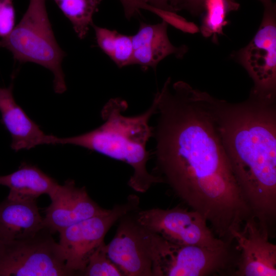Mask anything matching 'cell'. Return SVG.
Instances as JSON below:
<instances>
[{
	"instance_id": "obj_1",
	"label": "cell",
	"mask_w": 276,
	"mask_h": 276,
	"mask_svg": "<svg viewBox=\"0 0 276 276\" xmlns=\"http://www.w3.org/2000/svg\"><path fill=\"white\" fill-rule=\"evenodd\" d=\"M154 98V175L214 233L226 240L251 215L223 147L204 91L168 78Z\"/></svg>"
},
{
	"instance_id": "obj_2",
	"label": "cell",
	"mask_w": 276,
	"mask_h": 276,
	"mask_svg": "<svg viewBox=\"0 0 276 276\" xmlns=\"http://www.w3.org/2000/svg\"><path fill=\"white\" fill-rule=\"evenodd\" d=\"M204 97L251 215L270 227L276 217V93L252 88L239 103Z\"/></svg>"
},
{
	"instance_id": "obj_3",
	"label": "cell",
	"mask_w": 276,
	"mask_h": 276,
	"mask_svg": "<svg viewBox=\"0 0 276 276\" xmlns=\"http://www.w3.org/2000/svg\"><path fill=\"white\" fill-rule=\"evenodd\" d=\"M127 107L124 100L110 99L102 109L104 123L100 126L74 136H55L54 144L80 146L126 163L133 170L129 186L136 192L145 193L154 184L163 183L160 177L150 173L147 169L151 153L146 146L154 130L149 121L156 114V101L153 98L146 111L135 116L123 114Z\"/></svg>"
},
{
	"instance_id": "obj_4",
	"label": "cell",
	"mask_w": 276,
	"mask_h": 276,
	"mask_svg": "<svg viewBox=\"0 0 276 276\" xmlns=\"http://www.w3.org/2000/svg\"><path fill=\"white\" fill-rule=\"evenodd\" d=\"M0 47L11 52L20 62H33L48 68L54 76L55 93L62 94L66 90L61 66L65 54L55 37L45 0H30L19 22L9 34L0 39Z\"/></svg>"
},
{
	"instance_id": "obj_5",
	"label": "cell",
	"mask_w": 276,
	"mask_h": 276,
	"mask_svg": "<svg viewBox=\"0 0 276 276\" xmlns=\"http://www.w3.org/2000/svg\"><path fill=\"white\" fill-rule=\"evenodd\" d=\"M153 276L221 274L231 265L229 245L216 249L170 242L146 229Z\"/></svg>"
},
{
	"instance_id": "obj_6",
	"label": "cell",
	"mask_w": 276,
	"mask_h": 276,
	"mask_svg": "<svg viewBox=\"0 0 276 276\" xmlns=\"http://www.w3.org/2000/svg\"><path fill=\"white\" fill-rule=\"evenodd\" d=\"M63 251L46 228L23 239H0V276H73Z\"/></svg>"
},
{
	"instance_id": "obj_7",
	"label": "cell",
	"mask_w": 276,
	"mask_h": 276,
	"mask_svg": "<svg viewBox=\"0 0 276 276\" xmlns=\"http://www.w3.org/2000/svg\"><path fill=\"white\" fill-rule=\"evenodd\" d=\"M140 199L129 195L105 213L82 220L61 231L59 242L67 268L74 275H82L89 259L104 242L108 231L125 214L139 210Z\"/></svg>"
},
{
	"instance_id": "obj_8",
	"label": "cell",
	"mask_w": 276,
	"mask_h": 276,
	"mask_svg": "<svg viewBox=\"0 0 276 276\" xmlns=\"http://www.w3.org/2000/svg\"><path fill=\"white\" fill-rule=\"evenodd\" d=\"M134 216L144 227L174 243L211 249L229 244L217 237L208 226L206 219L194 210L180 207L137 210Z\"/></svg>"
},
{
	"instance_id": "obj_9",
	"label": "cell",
	"mask_w": 276,
	"mask_h": 276,
	"mask_svg": "<svg viewBox=\"0 0 276 276\" xmlns=\"http://www.w3.org/2000/svg\"><path fill=\"white\" fill-rule=\"evenodd\" d=\"M259 1L264 8L260 25L250 41L232 56L252 80V88L276 93V5Z\"/></svg>"
},
{
	"instance_id": "obj_10",
	"label": "cell",
	"mask_w": 276,
	"mask_h": 276,
	"mask_svg": "<svg viewBox=\"0 0 276 276\" xmlns=\"http://www.w3.org/2000/svg\"><path fill=\"white\" fill-rule=\"evenodd\" d=\"M270 235L269 229L253 216L232 232V239L240 251L234 275H276V245L269 241Z\"/></svg>"
},
{
	"instance_id": "obj_11",
	"label": "cell",
	"mask_w": 276,
	"mask_h": 276,
	"mask_svg": "<svg viewBox=\"0 0 276 276\" xmlns=\"http://www.w3.org/2000/svg\"><path fill=\"white\" fill-rule=\"evenodd\" d=\"M135 211L120 218L114 236L105 245L106 253L124 275L153 276L146 230L136 221Z\"/></svg>"
},
{
	"instance_id": "obj_12",
	"label": "cell",
	"mask_w": 276,
	"mask_h": 276,
	"mask_svg": "<svg viewBox=\"0 0 276 276\" xmlns=\"http://www.w3.org/2000/svg\"><path fill=\"white\" fill-rule=\"evenodd\" d=\"M49 197L51 202L45 210L43 224L52 234L109 210L101 208L90 197L84 187H77L73 180L58 184Z\"/></svg>"
},
{
	"instance_id": "obj_13",
	"label": "cell",
	"mask_w": 276,
	"mask_h": 276,
	"mask_svg": "<svg viewBox=\"0 0 276 276\" xmlns=\"http://www.w3.org/2000/svg\"><path fill=\"white\" fill-rule=\"evenodd\" d=\"M168 25L164 21L155 24L141 22L137 32L132 35V64L155 69L166 57L173 55L182 59L188 51L186 45L175 46L168 35Z\"/></svg>"
},
{
	"instance_id": "obj_14",
	"label": "cell",
	"mask_w": 276,
	"mask_h": 276,
	"mask_svg": "<svg viewBox=\"0 0 276 276\" xmlns=\"http://www.w3.org/2000/svg\"><path fill=\"white\" fill-rule=\"evenodd\" d=\"M0 112L2 121L12 137L15 151L30 149L44 144H53L55 136L44 133L16 102L13 84L0 87Z\"/></svg>"
},
{
	"instance_id": "obj_15",
	"label": "cell",
	"mask_w": 276,
	"mask_h": 276,
	"mask_svg": "<svg viewBox=\"0 0 276 276\" xmlns=\"http://www.w3.org/2000/svg\"><path fill=\"white\" fill-rule=\"evenodd\" d=\"M35 199L12 200L0 203V239L32 237L44 229Z\"/></svg>"
},
{
	"instance_id": "obj_16",
	"label": "cell",
	"mask_w": 276,
	"mask_h": 276,
	"mask_svg": "<svg viewBox=\"0 0 276 276\" xmlns=\"http://www.w3.org/2000/svg\"><path fill=\"white\" fill-rule=\"evenodd\" d=\"M0 185L9 189L8 199L36 200L42 194L49 196L58 183L37 167L22 164L15 172L0 176Z\"/></svg>"
},
{
	"instance_id": "obj_17",
	"label": "cell",
	"mask_w": 276,
	"mask_h": 276,
	"mask_svg": "<svg viewBox=\"0 0 276 276\" xmlns=\"http://www.w3.org/2000/svg\"><path fill=\"white\" fill-rule=\"evenodd\" d=\"M240 6L236 0H203L199 32L218 43L219 36L224 35L223 29L228 24V15Z\"/></svg>"
},
{
	"instance_id": "obj_18",
	"label": "cell",
	"mask_w": 276,
	"mask_h": 276,
	"mask_svg": "<svg viewBox=\"0 0 276 276\" xmlns=\"http://www.w3.org/2000/svg\"><path fill=\"white\" fill-rule=\"evenodd\" d=\"M99 47L119 68L132 65V37L105 28L92 26Z\"/></svg>"
},
{
	"instance_id": "obj_19",
	"label": "cell",
	"mask_w": 276,
	"mask_h": 276,
	"mask_svg": "<svg viewBox=\"0 0 276 276\" xmlns=\"http://www.w3.org/2000/svg\"><path fill=\"white\" fill-rule=\"evenodd\" d=\"M80 39L87 35L102 0H54Z\"/></svg>"
},
{
	"instance_id": "obj_20",
	"label": "cell",
	"mask_w": 276,
	"mask_h": 276,
	"mask_svg": "<svg viewBox=\"0 0 276 276\" xmlns=\"http://www.w3.org/2000/svg\"><path fill=\"white\" fill-rule=\"evenodd\" d=\"M105 245L106 244L104 241L93 253L82 275H124L118 267L108 257Z\"/></svg>"
},
{
	"instance_id": "obj_21",
	"label": "cell",
	"mask_w": 276,
	"mask_h": 276,
	"mask_svg": "<svg viewBox=\"0 0 276 276\" xmlns=\"http://www.w3.org/2000/svg\"><path fill=\"white\" fill-rule=\"evenodd\" d=\"M150 12L160 17L168 25L183 32L192 34L199 32V27L195 23L188 21L176 12L155 8H152Z\"/></svg>"
},
{
	"instance_id": "obj_22",
	"label": "cell",
	"mask_w": 276,
	"mask_h": 276,
	"mask_svg": "<svg viewBox=\"0 0 276 276\" xmlns=\"http://www.w3.org/2000/svg\"><path fill=\"white\" fill-rule=\"evenodd\" d=\"M15 10L12 0H0V37L7 36L15 27Z\"/></svg>"
},
{
	"instance_id": "obj_23",
	"label": "cell",
	"mask_w": 276,
	"mask_h": 276,
	"mask_svg": "<svg viewBox=\"0 0 276 276\" xmlns=\"http://www.w3.org/2000/svg\"><path fill=\"white\" fill-rule=\"evenodd\" d=\"M203 0H170V6L174 12L186 10L192 15L200 16Z\"/></svg>"
},
{
	"instance_id": "obj_24",
	"label": "cell",
	"mask_w": 276,
	"mask_h": 276,
	"mask_svg": "<svg viewBox=\"0 0 276 276\" xmlns=\"http://www.w3.org/2000/svg\"><path fill=\"white\" fill-rule=\"evenodd\" d=\"M149 7V11L152 8L173 11L170 5V0H140Z\"/></svg>"
}]
</instances>
